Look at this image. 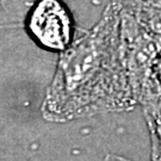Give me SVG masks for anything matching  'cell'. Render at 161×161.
I'll return each instance as SVG.
<instances>
[{"label":"cell","mask_w":161,"mask_h":161,"mask_svg":"<svg viewBox=\"0 0 161 161\" xmlns=\"http://www.w3.org/2000/svg\"><path fill=\"white\" fill-rule=\"evenodd\" d=\"M136 105L122 53L121 7L110 0L97 24L76 28L73 42L60 54L42 116L64 123Z\"/></svg>","instance_id":"obj_1"},{"label":"cell","mask_w":161,"mask_h":161,"mask_svg":"<svg viewBox=\"0 0 161 161\" xmlns=\"http://www.w3.org/2000/svg\"><path fill=\"white\" fill-rule=\"evenodd\" d=\"M0 1H1V0H0Z\"/></svg>","instance_id":"obj_7"},{"label":"cell","mask_w":161,"mask_h":161,"mask_svg":"<svg viewBox=\"0 0 161 161\" xmlns=\"http://www.w3.org/2000/svg\"><path fill=\"white\" fill-rule=\"evenodd\" d=\"M104 161H135V160H130V159H127V158H123V156L116 155V154H108L105 156Z\"/></svg>","instance_id":"obj_6"},{"label":"cell","mask_w":161,"mask_h":161,"mask_svg":"<svg viewBox=\"0 0 161 161\" xmlns=\"http://www.w3.org/2000/svg\"><path fill=\"white\" fill-rule=\"evenodd\" d=\"M121 41L123 60L134 97L143 112L161 106V85L156 67L161 54V40L141 28L121 11Z\"/></svg>","instance_id":"obj_2"},{"label":"cell","mask_w":161,"mask_h":161,"mask_svg":"<svg viewBox=\"0 0 161 161\" xmlns=\"http://www.w3.org/2000/svg\"><path fill=\"white\" fill-rule=\"evenodd\" d=\"M26 28L41 47L60 53L70 46L76 31L68 8L60 0H37Z\"/></svg>","instance_id":"obj_3"},{"label":"cell","mask_w":161,"mask_h":161,"mask_svg":"<svg viewBox=\"0 0 161 161\" xmlns=\"http://www.w3.org/2000/svg\"><path fill=\"white\" fill-rule=\"evenodd\" d=\"M143 114L152 140V161H161V106Z\"/></svg>","instance_id":"obj_5"},{"label":"cell","mask_w":161,"mask_h":161,"mask_svg":"<svg viewBox=\"0 0 161 161\" xmlns=\"http://www.w3.org/2000/svg\"><path fill=\"white\" fill-rule=\"evenodd\" d=\"M121 11L161 40V0H117Z\"/></svg>","instance_id":"obj_4"}]
</instances>
